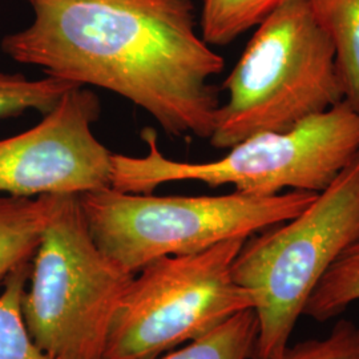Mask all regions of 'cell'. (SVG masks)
<instances>
[{
	"instance_id": "obj_4",
	"label": "cell",
	"mask_w": 359,
	"mask_h": 359,
	"mask_svg": "<svg viewBox=\"0 0 359 359\" xmlns=\"http://www.w3.org/2000/svg\"><path fill=\"white\" fill-rule=\"evenodd\" d=\"M318 193L154 196L115 188L79 196L97 246L136 274L163 257L185 256L265 231L308 208Z\"/></svg>"
},
{
	"instance_id": "obj_15",
	"label": "cell",
	"mask_w": 359,
	"mask_h": 359,
	"mask_svg": "<svg viewBox=\"0 0 359 359\" xmlns=\"http://www.w3.org/2000/svg\"><path fill=\"white\" fill-rule=\"evenodd\" d=\"M77 84L56 77L32 80L20 74L0 72V118L38 111L46 115L65 92Z\"/></svg>"
},
{
	"instance_id": "obj_13",
	"label": "cell",
	"mask_w": 359,
	"mask_h": 359,
	"mask_svg": "<svg viewBox=\"0 0 359 359\" xmlns=\"http://www.w3.org/2000/svg\"><path fill=\"white\" fill-rule=\"evenodd\" d=\"M359 301V237L334 261L309 297L304 314L327 321Z\"/></svg>"
},
{
	"instance_id": "obj_8",
	"label": "cell",
	"mask_w": 359,
	"mask_h": 359,
	"mask_svg": "<svg viewBox=\"0 0 359 359\" xmlns=\"http://www.w3.org/2000/svg\"><path fill=\"white\" fill-rule=\"evenodd\" d=\"M102 104L88 87L67 90L34 128L0 140V193L34 198L112 188V156L93 135Z\"/></svg>"
},
{
	"instance_id": "obj_5",
	"label": "cell",
	"mask_w": 359,
	"mask_h": 359,
	"mask_svg": "<svg viewBox=\"0 0 359 359\" xmlns=\"http://www.w3.org/2000/svg\"><path fill=\"white\" fill-rule=\"evenodd\" d=\"M142 139L149 148L147 156H112V188L117 191L152 193L161 184L198 181L231 185L234 192L252 196L287 189L320 193L359 151V112L342 102L292 130L245 139L209 163L167 158L154 129H144Z\"/></svg>"
},
{
	"instance_id": "obj_14",
	"label": "cell",
	"mask_w": 359,
	"mask_h": 359,
	"mask_svg": "<svg viewBox=\"0 0 359 359\" xmlns=\"http://www.w3.org/2000/svg\"><path fill=\"white\" fill-rule=\"evenodd\" d=\"M31 262L13 270L0 292V359H51L27 332L22 297L29 280Z\"/></svg>"
},
{
	"instance_id": "obj_1",
	"label": "cell",
	"mask_w": 359,
	"mask_h": 359,
	"mask_svg": "<svg viewBox=\"0 0 359 359\" xmlns=\"http://www.w3.org/2000/svg\"><path fill=\"white\" fill-rule=\"evenodd\" d=\"M29 26L1 51L46 76L136 104L167 133L209 139L224 57L197 32L194 0H26Z\"/></svg>"
},
{
	"instance_id": "obj_9",
	"label": "cell",
	"mask_w": 359,
	"mask_h": 359,
	"mask_svg": "<svg viewBox=\"0 0 359 359\" xmlns=\"http://www.w3.org/2000/svg\"><path fill=\"white\" fill-rule=\"evenodd\" d=\"M55 196H0V292L13 270L34 258Z\"/></svg>"
},
{
	"instance_id": "obj_10",
	"label": "cell",
	"mask_w": 359,
	"mask_h": 359,
	"mask_svg": "<svg viewBox=\"0 0 359 359\" xmlns=\"http://www.w3.org/2000/svg\"><path fill=\"white\" fill-rule=\"evenodd\" d=\"M333 43L344 102L359 112V0H308Z\"/></svg>"
},
{
	"instance_id": "obj_6",
	"label": "cell",
	"mask_w": 359,
	"mask_h": 359,
	"mask_svg": "<svg viewBox=\"0 0 359 359\" xmlns=\"http://www.w3.org/2000/svg\"><path fill=\"white\" fill-rule=\"evenodd\" d=\"M133 276L95 243L79 196H55L22 297L31 339L51 359H104Z\"/></svg>"
},
{
	"instance_id": "obj_16",
	"label": "cell",
	"mask_w": 359,
	"mask_h": 359,
	"mask_svg": "<svg viewBox=\"0 0 359 359\" xmlns=\"http://www.w3.org/2000/svg\"><path fill=\"white\" fill-rule=\"evenodd\" d=\"M277 359H359L358 329L341 321L329 335L287 346Z\"/></svg>"
},
{
	"instance_id": "obj_7",
	"label": "cell",
	"mask_w": 359,
	"mask_h": 359,
	"mask_svg": "<svg viewBox=\"0 0 359 359\" xmlns=\"http://www.w3.org/2000/svg\"><path fill=\"white\" fill-rule=\"evenodd\" d=\"M244 238L185 256L163 257L139 270L120 299L104 359H156L253 309L234 281Z\"/></svg>"
},
{
	"instance_id": "obj_11",
	"label": "cell",
	"mask_w": 359,
	"mask_h": 359,
	"mask_svg": "<svg viewBox=\"0 0 359 359\" xmlns=\"http://www.w3.org/2000/svg\"><path fill=\"white\" fill-rule=\"evenodd\" d=\"M257 333L256 313L253 309H248L185 346L173 348L156 359L253 358Z\"/></svg>"
},
{
	"instance_id": "obj_2",
	"label": "cell",
	"mask_w": 359,
	"mask_h": 359,
	"mask_svg": "<svg viewBox=\"0 0 359 359\" xmlns=\"http://www.w3.org/2000/svg\"><path fill=\"white\" fill-rule=\"evenodd\" d=\"M222 88L208 139L217 149L292 130L344 102L333 43L308 0H283L256 27Z\"/></svg>"
},
{
	"instance_id": "obj_3",
	"label": "cell",
	"mask_w": 359,
	"mask_h": 359,
	"mask_svg": "<svg viewBox=\"0 0 359 359\" xmlns=\"http://www.w3.org/2000/svg\"><path fill=\"white\" fill-rule=\"evenodd\" d=\"M359 237V151L294 218L245 240L234 281L249 292L258 333L253 359H277L323 274Z\"/></svg>"
},
{
	"instance_id": "obj_12",
	"label": "cell",
	"mask_w": 359,
	"mask_h": 359,
	"mask_svg": "<svg viewBox=\"0 0 359 359\" xmlns=\"http://www.w3.org/2000/svg\"><path fill=\"white\" fill-rule=\"evenodd\" d=\"M283 0H201L200 34L212 47H222L256 28Z\"/></svg>"
},
{
	"instance_id": "obj_17",
	"label": "cell",
	"mask_w": 359,
	"mask_h": 359,
	"mask_svg": "<svg viewBox=\"0 0 359 359\" xmlns=\"http://www.w3.org/2000/svg\"><path fill=\"white\" fill-rule=\"evenodd\" d=\"M358 333H359V329H358Z\"/></svg>"
}]
</instances>
